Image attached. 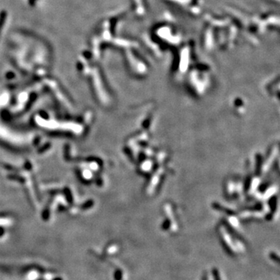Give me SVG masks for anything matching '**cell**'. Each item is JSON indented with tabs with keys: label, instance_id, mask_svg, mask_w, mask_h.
<instances>
[{
	"label": "cell",
	"instance_id": "8992f818",
	"mask_svg": "<svg viewBox=\"0 0 280 280\" xmlns=\"http://www.w3.org/2000/svg\"><path fill=\"white\" fill-rule=\"evenodd\" d=\"M202 280H209V275H208V273H207V272H205L203 273V275H202Z\"/></svg>",
	"mask_w": 280,
	"mask_h": 280
},
{
	"label": "cell",
	"instance_id": "52a82bcc",
	"mask_svg": "<svg viewBox=\"0 0 280 280\" xmlns=\"http://www.w3.org/2000/svg\"><path fill=\"white\" fill-rule=\"evenodd\" d=\"M54 280H62V278H55V279H54Z\"/></svg>",
	"mask_w": 280,
	"mask_h": 280
},
{
	"label": "cell",
	"instance_id": "3957f363",
	"mask_svg": "<svg viewBox=\"0 0 280 280\" xmlns=\"http://www.w3.org/2000/svg\"><path fill=\"white\" fill-rule=\"evenodd\" d=\"M212 275H213L214 280H222L221 279V276L220 274H219V269H216V268H213V269H212Z\"/></svg>",
	"mask_w": 280,
	"mask_h": 280
},
{
	"label": "cell",
	"instance_id": "ba28073f",
	"mask_svg": "<svg viewBox=\"0 0 280 280\" xmlns=\"http://www.w3.org/2000/svg\"><path fill=\"white\" fill-rule=\"evenodd\" d=\"M2 229H0V235H1V234H2Z\"/></svg>",
	"mask_w": 280,
	"mask_h": 280
},
{
	"label": "cell",
	"instance_id": "6da1fadb",
	"mask_svg": "<svg viewBox=\"0 0 280 280\" xmlns=\"http://www.w3.org/2000/svg\"><path fill=\"white\" fill-rule=\"evenodd\" d=\"M221 243H222V246L223 247L224 250H225V251H226V253L228 255H230V256L234 257L235 254H234V252L233 251V250L231 249L230 247L227 244V243L226 242V240H224V239L221 238Z\"/></svg>",
	"mask_w": 280,
	"mask_h": 280
},
{
	"label": "cell",
	"instance_id": "5b68a950",
	"mask_svg": "<svg viewBox=\"0 0 280 280\" xmlns=\"http://www.w3.org/2000/svg\"><path fill=\"white\" fill-rule=\"evenodd\" d=\"M170 226V221L169 220V219H166V220L163 222V225H162V228H163V230H166L169 229Z\"/></svg>",
	"mask_w": 280,
	"mask_h": 280
},
{
	"label": "cell",
	"instance_id": "7a4b0ae2",
	"mask_svg": "<svg viewBox=\"0 0 280 280\" xmlns=\"http://www.w3.org/2000/svg\"><path fill=\"white\" fill-rule=\"evenodd\" d=\"M114 280H122V278H123V272H122V269H116L114 274Z\"/></svg>",
	"mask_w": 280,
	"mask_h": 280
},
{
	"label": "cell",
	"instance_id": "277c9868",
	"mask_svg": "<svg viewBox=\"0 0 280 280\" xmlns=\"http://www.w3.org/2000/svg\"><path fill=\"white\" fill-rule=\"evenodd\" d=\"M269 258L272 261H273L274 262H276V263H279V258H278V255H277L275 252H271L269 254Z\"/></svg>",
	"mask_w": 280,
	"mask_h": 280
}]
</instances>
